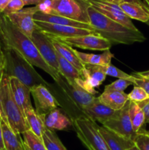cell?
I'll use <instances>...</instances> for the list:
<instances>
[{
    "instance_id": "39",
    "label": "cell",
    "mask_w": 149,
    "mask_h": 150,
    "mask_svg": "<svg viewBox=\"0 0 149 150\" xmlns=\"http://www.w3.org/2000/svg\"><path fill=\"white\" fill-rule=\"evenodd\" d=\"M22 1H23V3H24L25 6L32 5V4H33V5L34 6H37L38 5V4H40L43 0H22Z\"/></svg>"
},
{
    "instance_id": "33",
    "label": "cell",
    "mask_w": 149,
    "mask_h": 150,
    "mask_svg": "<svg viewBox=\"0 0 149 150\" xmlns=\"http://www.w3.org/2000/svg\"><path fill=\"white\" fill-rule=\"evenodd\" d=\"M131 85H134L131 81L127 79H118L110 84L106 85L104 90H112L117 92H124L127 87Z\"/></svg>"
},
{
    "instance_id": "17",
    "label": "cell",
    "mask_w": 149,
    "mask_h": 150,
    "mask_svg": "<svg viewBox=\"0 0 149 150\" xmlns=\"http://www.w3.org/2000/svg\"><path fill=\"white\" fill-rule=\"evenodd\" d=\"M41 117L45 128L53 131L67 130L72 125V121L58 108Z\"/></svg>"
},
{
    "instance_id": "45",
    "label": "cell",
    "mask_w": 149,
    "mask_h": 150,
    "mask_svg": "<svg viewBox=\"0 0 149 150\" xmlns=\"http://www.w3.org/2000/svg\"><path fill=\"white\" fill-rule=\"evenodd\" d=\"M127 150H140V149H139L138 148H137V146H135V145H134V146H132L131 147L129 148V149H127Z\"/></svg>"
},
{
    "instance_id": "2",
    "label": "cell",
    "mask_w": 149,
    "mask_h": 150,
    "mask_svg": "<svg viewBox=\"0 0 149 150\" xmlns=\"http://www.w3.org/2000/svg\"><path fill=\"white\" fill-rule=\"evenodd\" d=\"M90 24L95 32L112 43V45H131L134 42H144L146 40L139 30H131L111 20L89 5L87 8Z\"/></svg>"
},
{
    "instance_id": "34",
    "label": "cell",
    "mask_w": 149,
    "mask_h": 150,
    "mask_svg": "<svg viewBox=\"0 0 149 150\" xmlns=\"http://www.w3.org/2000/svg\"><path fill=\"white\" fill-rule=\"evenodd\" d=\"M86 68L89 73V76L97 81L99 84H102V82L106 79V74L100 70L99 66L90 65V64H85Z\"/></svg>"
},
{
    "instance_id": "18",
    "label": "cell",
    "mask_w": 149,
    "mask_h": 150,
    "mask_svg": "<svg viewBox=\"0 0 149 150\" xmlns=\"http://www.w3.org/2000/svg\"><path fill=\"white\" fill-rule=\"evenodd\" d=\"M49 36V35H48ZM52 40L53 45L54 48H55L56 51L61 56L64 57L66 60L71 63L80 73H83V70L86 68L85 64L79 59L78 57L74 53V48L71 47L70 45H67L62 40L57 38H54V37L50 36Z\"/></svg>"
},
{
    "instance_id": "16",
    "label": "cell",
    "mask_w": 149,
    "mask_h": 150,
    "mask_svg": "<svg viewBox=\"0 0 149 150\" xmlns=\"http://www.w3.org/2000/svg\"><path fill=\"white\" fill-rule=\"evenodd\" d=\"M9 78L15 100L25 114V112L28 109L33 108L31 101V89L16 78Z\"/></svg>"
},
{
    "instance_id": "3",
    "label": "cell",
    "mask_w": 149,
    "mask_h": 150,
    "mask_svg": "<svg viewBox=\"0 0 149 150\" xmlns=\"http://www.w3.org/2000/svg\"><path fill=\"white\" fill-rule=\"evenodd\" d=\"M1 48L5 57L4 74L6 76L16 78L30 89L41 84L49 87V83L18 51L5 45H1Z\"/></svg>"
},
{
    "instance_id": "47",
    "label": "cell",
    "mask_w": 149,
    "mask_h": 150,
    "mask_svg": "<svg viewBox=\"0 0 149 150\" xmlns=\"http://www.w3.org/2000/svg\"><path fill=\"white\" fill-rule=\"evenodd\" d=\"M145 1H146V3H147V4H148V5L149 6V0H145Z\"/></svg>"
},
{
    "instance_id": "43",
    "label": "cell",
    "mask_w": 149,
    "mask_h": 150,
    "mask_svg": "<svg viewBox=\"0 0 149 150\" xmlns=\"http://www.w3.org/2000/svg\"><path fill=\"white\" fill-rule=\"evenodd\" d=\"M122 2H127V3H132V4H137L140 5H146L144 2L141 0H121Z\"/></svg>"
},
{
    "instance_id": "40",
    "label": "cell",
    "mask_w": 149,
    "mask_h": 150,
    "mask_svg": "<svg viewBox=\"0 0 149 150\" xmlns=\"http://www.w3.org/2000/svg\"><path fill=\"white\" fill-rule=\"evenodd\" d=\"M4 149V140H3V133L1 128V119L0 117V150Z\"/></svg>"
},
{
    "instance_id": "11",
    "label": "cell",
    "mask_w": 149,
    "mask_h": 150,
    "mask_svg": "<svg viewBox=\"0 0 149 150\" xmlns=\"http://www.w3.org/2000/svg\"><path fill=\"white\" fill-rule=\"evenodd\" d=\"M31 95L34 102L35 111L39 116H44L58 108L59 103L45 85H37L31 89Z\"/></svg>"
},
{
    "instance_id": "37",
    "label": "cell",
    "mask_w": 149,
    "mask_h": 150,
    "mask_svg": "<svg viewBox=\"0 0 149 150\" xmlns=\"http://www.w3.org/2000/svg\"><path fill=\"white\" fill-rule=\"evenodd\" d=\"M141 108L145 116V124H149V98L146 100L137 103Z\"/></svg>"
},
{
    "instance_id": "30",
    "label": "cell",
    "mask_w": 149,
    "mask_h": 150,
    "mask_svg": "<svg viewBox=\"0 0 149 150\" xmlns=\"http://www.w3.org/2000/svg\"><path fill=\"white\" fill-rule=\"evenodd\" d=\"M99 67L102 71H103L106 74V76H112V77L117 78L118 79H127V80L131 81L132 82L134 81V76L124 73V71L118 69V67L112 65L111 64L107 66H99Z\"/></svg>"
},
{
    "instance_id": "41",
    "label": "cell",
    "mask_w": 149,
    "mask_h": 150,
    "mask_svg": "<svg viewBox=\"0 0 149 150\" xmlns=\"http://www.w3.org/2000/svg\"><path fill=\"white\" fill-rule=\"evenodd\" d=\"M132 74L137 76H140V77L145 78V79H149V70H146V71L143 72H137V73H133Z\"/></svg>"
},
{
    "instance_id": "48",
    "label": "cell",
    "mask_w": 149,
    "mask_h": 150,
    "mask_svg": "<svg viewBox=\"0 0 149 150\" xmlns=\"http://www.w3.org/2000/svg\"><path fill=\"white\" fill-rule=\"evenodd\" d=\"M146 24H147L148 25V26H149V20L147 22H146Z\"/></svg>"
},
{
    "instance_id": "29",
    "label": "cell",
    "mask_w": 149,
    "mask_h": 150,
    "mask_svg": "<svg viewBox=\"0 0 149 150\" xmlns=\"http://www.w3.org/2000/svg\"><path fill=\"white\" fill-rule=\"evenodd\" d=\"M23 141L30 150H47L42 138L39 137L29 129L22 134Z\"/></svg>"
},
{
    "instance_id": "36",
    "label": "cell",
    "mask_w": 149,
    "mask_h": 150,
    "mask_svg": "<svg viewBox=\"0 0 149 150\" xmlns=\"http://www.w3.org/2000/svg\"><path fill=\"white\" fill-rule=\"evenodd\" d=\"M131 76H134V81H133L134 85H137V86L143 88L149 95V79H145V78L140 77V76H135L134 74H131Z\"/></svg>"
},
{
    "instance_id": "31",
    "label": "cell",
    "mask_w": 149,
    "mask_h": 150,
    "mask_svg": "<svg viewBox=\"0 0 149 150\" xmlns=\"http://www.w3.org/2000/svg\"><path fill=\"white\" fill-rule=\"evenodd\" d=\"M134 143L140 150H149V131L140 129L134 138Z\"/></svg>"
},
{
    "instance_id": "21",
    "label": "cell",
    "mask_w": 149,
    "mask_h": 150,
    "mask_svg": "<svg viewBox=\"0 0 149 150\" xmlns=\"http://www.w3.org/2000/svg\"><path fill=\"white\" fill-rule=\"evenodd\" d=\"M102 103L113 111L121 109L129 100L128 95L124 92H117L112 90H104L98 97Z\"/></svg>"
},
{
    "instance_id": "13",
    "label": "cell",
    "mask_w": 149,
    "mask_h": 150,
    "mask_svg": "<svg viewBox=\"0 0 149 150\" xmlns=\"http://www.w3.org/2000/svg\"><path fill=\"white\" fill-rule=\"evenodd\" d=\"M37 12V6H34L23 8L18 12L7 15V16L15 27L31 39L32 33L37 29L34 16Z\"/></svg>"
},
{
    "instance_id": "20",
    "label": "cell",
    "mask_w": 149,
    "mask_h": 150,
    "mask_svg": "<svg viewBox=\"0 0 149 150\" xmlns=\"http://www.w3.org/2000/svg\"><path fill=\"white\" fill-rule=\"evenodd\" d=\"M99 131L110 150H127L134 145L133 141L122 137L103 126H99Z\"/></svg>"
},
{
    "instance_id": "7",
    "label": "cell",
    "mask_w": 149,
    "mask_h": 150,
    "mask_svg": "<svg viewBox=\"0 0 149 150\" xmlns=\"http://www.w3.org/2000/svg\"><path fill=\"white\" fill-rule=\"evenodd\" d=\"M129 103L130 100H128L121 109L115 111L112 117L102 125L119 136L134 142L137 133L133 130L130 120Z\"/></svg>"
},
{
    "instance_id": "38",
    "label": "cell",
    "mask_w": 149,
    "mask_h": 150,
    "mask_svg": "<svg viewBox=\"0 0 149 150\" xmlns=\"http://www.w3.org/2000/svg\"><path fill=\"white\" fill-rule=\"evenodd\" d=\"M4 70H5V57L1 45H0V83L4 75Z\"/></svg>"
},
{
    "instance_id": "23",
    "label": "cell",
    "mask_w": 149,
    "mask_h": 150,
    "mask_svg": "<svg viewBox=\"0 0 149 150\" xmlns=\"http://www.w3.org/2000/svg\"><path fill=\"white\" fill-rule=\"evenodd\" d=\"M119 6L130 19L140 21L143 23H146L149 20V7L147 5L122 2Z\"/></svg>"
},
{
    "instance_id": "25",
    "label": "cell",
    "mask_w": 149,
    "mask_h": 150,
    "mask_svg": "<svg viewBox=\"0 0 149 150\" xmlns=\"http://www.w3.org/2000/svg\"><path fill=\"white\" fill-rule=\"evenodd\" d=\"M57 61L58 64V73L68 82L70 84L74 83V81L77 79H83L82 74L77 70L71 63L63 57H61L56 51Z\"/></svg>"
},
{
    "instance_id": "50",
    "label": "cell",
    "mask_w": 149,
    "mask_h": 150,
    "mask_svg": "<svg viewBox=\"0 0 149 150\" xmlns=\"http://www.w3.org/2000/svg\"><path fill=\"white\" fill-rule=\"evenodd\" d=\"M1 13H0V16H1Z\"/></svg>"
},
{
    "instance_id": "27",
    "label": "cell",
    "mask_w": 149,
    "mask_h": 150,
    "mask_svg": "<svg viewBox=\"0 0 149 150\" xmlns=\"http://www.w3.org/2000/svg\"><path fill=\"white\" fill-rule=\"evenodd\" d=\"M130 120L132 125L133 130L137 133L145 125V116L141 108L137 103L130 101L129 108Z\"/></svg>"
},
{
    "instance_id": "9",
    "label": "cell",
    "mask_w": 149,
    "mask_h": 150,
    "mask_svg": "<svg viewBox=\"0 0 149 150\" xmlns=\"http://www.w3.org/2000/svg\"><path fill=\"white\" fill-rule=\"evenodd\" d=\"M31 40L37 48L38 51L45 62L56 71L58 72L56 51L53 45L50 36L37 27L32 33Z\"/></svg>"
},
{
    "instance_id": "35",
    "label": "cell",
    "mask_w": 149,
    "mask_h": 150,
    "mask_svg": "<svg viewBox=\"0 0 149 150\" xmlns=\"http://www.w3.org/2000/svg\"><path fill=\"white\" fill-rule=\"evenodd\" d=\"M24 6L25 4L22 0H10L2 13L7 16L11 13H16L23 9Z\"/></svg>"
},
{
    "instance_id": "44",
    "label": "cell",
    "mask_w": 149,
    "mask_h": 150,
    "mask_svg": "<svg viewBox=\"0 0 149 150\" xmlns=\"http://www.w3.org/2000/svg\"><path fill=\"white\" fill-rule=\"evenodd\" d=\"M105 1H109V2L110 3H113V4H118V5H119L121 3H122V1H121V0H105Z\"/></svg>"
},
{
    "instance_id": "6",
    "label": "cell",
    "mask_w": 149,
    "mask_h": 150,
    "mask_svg": "<svg viewBox=\"0 0 149 150\" xmlns=\"http://www.w3.org/2000/svg\"><path fill=\"white\" fill-rule=\"evenodd\" d=\"M85 0H52L49 15H57L90 24Z\"/></svg>"
},
{
    "instance_id": "46",
    "label": "cell",
    "mask_w": 149,
    "mask_h": 150,
    "mask_svg": "<svg viewBox=\"0 0 149 150\" xmlns=\"http://www.w3.org/2000/svg\"><path fill=\"white\" fill-rule=\"evenodd\" d=\"M23 144H24V149H25V150H30V149H29V148L28 147V146H26V144H25L24 142H23Z\"/></svg>"
},
{
    "instance_id": "14",
    "label": "cell",
    "mask_w": 149,
    "mask_h": 150,
    "mask_svg": "<svg viewBox=\"0 0 149 150\" xmlns=\"http://www.w3.org/2000/svg\"><path fill=\"white\" fill-rule=\"evenodd\" d=\"M56 83L62 89L64 94L67 95L72 103H74V105L80 111L83 107L89 105L96 98L94 95L88 93L82 88L77 86L75 82L70 84L62 76L58 81L56 82Z\"/></svg>"
},
{
    "instance_id": "24",
    "label": "cell",
    "mask_w": 149,
    "mask_h": 150,
    "mask_svg": "<svg viewBox=\"0 0 149 150\" xmlns=\"http://www.w3.org/2000/svg\"><path fill=\"white\" fill-rule=\"evenodd\" d=\"M4 149L5 150H25L23 141L20 134H15L10 127L1 120Z\"/></svg>"
},
{
    "instance_id": "1",
    "label": "cell",
    "mask_w": 149,
    "mask_h": 150,
    "mask_svg": "<svg viewBox=\"0 0 149 150\" xmlns=\"http://www.w3.org/2000/svg\"><path fill=\"white\" fill-rule=\"evenodd\" d=\"M0 40L2 45L14 48L32 65L48 73L56 83L61 79V76L58 72L50 67L42 59L32 40L15 27L3 13L0 16Z\"/></svg>"
},
{
    "instance_id": "28",
    "label": "cell",
    "mask_w": 149,
    "mask_h": 150,
    "mask_svg": "<svg viewBox=\"0 0 149 150\" xmlns=\"http://www.w3.org/2000/svg\"><path fill=\"white\" fill-rule=\"evenodd\" d=\"M42 138L47 150H67L56 133L53 130L45 129Z\"/></svg>"
},
{
    "instance_id": "4",
    "label": "cell",
    "mask_w": 149,
    "mask_h": 150,
    "mask_svg": "<svg viewBox=\"0 0 149 150\" xmlns=\"http://www.w3.org/2000/svg\"><path fill=\"white\" fill-rule=\"evenodd\" d=\"M0 117L15 134L21 135L29 130L24 113L14 99L10 78L5 74L0 83Z\"/></svg>"
},
{
    "instance_id": "32",
    "label": "cell",
    "mask_w": 149,
    "mask_h": 150,
    "mask_svg": "<svg viewBox=\"0 0 149 150\" xmlns=\"http://www.w3.org/2000/svg\"><path fill=\"white\" fill-rule=\"evenodd\" d=\"M128 98L129 100L139 103L148 99L149 95L143 88L134 85V88L131 92L128 94Z\"/></svg>"
},
{
    "instance_id": "12",
    "label": "cell",
    "mask_w": 149,
    "mask_h": 150,
    "mask_svg": "<svg viewBox=\"0 0 149 150\" xmlns=\"http://www.w3.org/2000/svg\"><path fill=\"white\" fill-rule=\"evenodd\" d=\"M34 22L38 29L42 30L49 36L55 37L57 38H72V37L83 36L90 34H96L93 31L89 30V29H80L73 26L54 24V23L37 21H34Z\"/></svg>"
},
{
    "instance_id": "26",
    "label": "cell",
    "mask_w": 149,
    "mask_h": 150,
    "mask_svg": "<svg viewBox=\"0 0 149 150\" xmlns=\"http://www.w3.org/2000/svg\"><path fill=\"white\" fill-rule=\"evenodd\" d=\"M26 121L29 125V129L39 137L42 138V133L45 130V125L41 116L36 112L34 108H29L25 112Z\"/></svg>"
},
{
    "instance_id": "49",
    "label": "cell",
    "mask_w": 149,
    "mask_h": 150,
    "mask_svg": "<svg viewBox=\"0 0 149 150\" xmlns=\"http://www.w3.org/2000/svg\"><path fill=\"white\" fill-rule=\"evenodd\" d=\"M1 150H5V149H1Z\"/></svg>"
},
{
    "instance_id": "22",
    "label": "cell",
    "mask_w": 149,
    "mask_h": 150,
    "mask_svg": "<svg viewBox=\"0 0 149 150\" xmlns=\"http://www.w3.org/2000/svg\"><path fill=\"white\" fill-rule=\"evenodd\" d=\"M74 53L79 59L84 64H90L94 66H107L111 63V60L114 55L110 50L104 51L101 54H87L80 52L74 49Z\"/></svg>"
},
{
    "instance_id": "19",
    "label": "cell",
    "mask_w": 149,
    "mask_h": 150,
    "mask_svg": "<svg viewBox=\"0 0 149 150\" xmlns=\"http://www.w3.org/2000/svg\"><path fill=\"white\" fill-rule=\"evenodd\" d=\"M34 20L37 21L47 22V23H54V24L64 25V26H73V27L80 28V29H89V30L95 32L93 26L91 24L77 21L72 20V19L63 17V16H57V15L45 14L41 12H37L34 16Z\"/></svg>"
},
{
    "instance_id": "15",
    "label": "cell",
    "mask_w": 149,
    "mask_h": 150,
    "mask_svg": "<svg viewBox=\"0 0 149 150\" xmlns=\"http://www.w3.org/2000/svg\"><path fill=\"white\" fill-rule=\"evenodd\" d=\"M80 111L91 121L94 122H98L102 125L105 124L115 112V111L102 103L98 98H95L89 105L83 107Z\"/></svg>"
},
{
    "instance_id": "8",
    "label": "cell",
    "mask_w": 149,
    "mask_h": 150,
    "mask_svg": "<svg viewBox=\"0 0 149 150\" xmlns=\"http://www.w3.org/2000/svg\"><path fill=\"white\" fill-rule=\"evenodd\" d=\"M89 6L94 8L100 13L111 20L123 25L127 29L138 30L134 23L125 13L123 12L118 4L110 3L105 0H85Z\"/></svg>"
},
{
    "instance_id": "10",
    "label": "cell",
    "mask_w": 149,
    "mask_h": 150,
    "mask_svg": "<svg viewBox=\"0 0 149 150\" xmlns=\"http://www.w3.org/2000/svg\"><path fill=\"white\" fill-rule=\"evenodd\" d=\"M55 38V37H54ZM71 47H77L86 50L105 51L110 50L112 43L98 34H90L72 38H58Z\"/></svg>"
},
{
    "instance_id": "5",
    "label": "cell",
    "mask_w": 149,
    "mask_h": 150,
    "mask_svg": "<svg viewBox=\"0 0 149 150\" xmlns=\"http://www.w3.org/2000/svg\"><path fill=\"white\" fill-rule=\"evenodd\" d=\"M77 136L89 150H110L99 131V126L86 116H79L72 120Z\"/></svg>"
},
{
    "instance_id": "42",
    "label": "cell",
    "mask_w": 149,
    "mask_h": 150,
    "mask_svg": "<svg viewBox=\"0 0 149 150\" xmlns=\"http://www.w3.org/2000/svg\"><path fill=\"white\" fill-rule=\"evenodd\" d=\"M10 1V0H0V13H2L4 12V9L7 7Z\"/></svg>"
}]
</instances>
